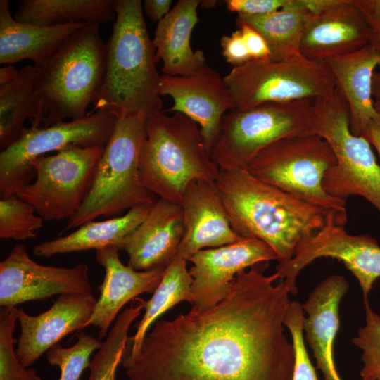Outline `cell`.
<instances>
[{
    "instance_id": "obj_1",
    "label": "cell",
    "mask_w": 380,
    "mask_h": 380,
    "mask_svg": "<svg viewBox=\"0 0 380 380\" xmlns=\"http://www.w3.org/2000/svg\"><path fill=\"white\" fill-rule=\"evenodd\" d=\"M268 264L239 272L216 305L157 320L138 353L122 358L129 380H293L290 292L277 272L265 274Z\"/></svg>"
},
{
    "instance_id": "obj_2",
    "label": "cell",
    "mask_w": 380,
    "mask_h": 380,
    "mask_svg": "<svg viewBox=\"0 0 380 380\" xmlns=\"http://www.w3.org/2000/svg\"><path fill=\"white\" fill-rule=\"evenodd\" d=\"M215 182L233 230L243 239L267 244L278 263L290 260L298 246L322 229L330 213L244 168L220 170Z\"/></svg>"
},
{
    "instance_id": "obj_3",
    "label": "cell",
    "mask_w": 380,
    "mask_h": 380,
    "mask_svg": "<svg viewBox=\"0 0 380 380\" xmlns=\"http://www.w3.org/2000/svg\"><path fill=\"white\" fill-rule=\"evenodd\" d=\"M116 17L106 42V72L102 89L89 113L106 110L118 118L163 111L161 76L140 0H115Z\"/></svg>"
},
{
    "instance_id": "obj_4",
    "label": "cell",
    "mask_w": 380,
    "mask_h": 380,
    "mask_svg": "<svg viewBox=\"0 0 380 380\" xmlns=\"http://www.w3.org/2000/svg\"><path fill=\"white\" fill-rule=\"evenodd\" d=\"M106 63L99 24H86L73 33L50 60L37 67L39 107L31 126L46 127L86 116L102 89Z\"/></svg>"
},
{
    "instance_id": "obj_5",
    "label": "cell",
    "mask_w": 380,
    "mask_h": 380,
    "mask_svg": "<svg viewBox=\"0 0 380 380\" xmlns=\"http://www.w3.org/2000/svg\"><path fill=\"white\" fill-rule=\"evenodd\" d=\"M139 169L149 191L178 204L191 182H215L220 173L198 123L178 112L147 118Z\"/></svg>"
},
{
    "instance_id": "obj_6",
    "label": "cell",
    "mask_w": 380,
    "mask_h": 380,
    "mask_svg": "<svg viewBox=\"0 0 380 380\" xmlns=\"http://www.w3.org/2000/svg\"><path fill=\"white\" fill-rule=\"evenodd\" d=\"M147 118H118L111 136L96 165L89 191L79 210L60 233L99 217H113L137 206H152L159 198L142 183L139 157Z\"/></svg>"
},
{
    "instance_id": "obj_7",
    "label": "cell",
    "mask_w": 380,
    "mask_h": 380,
    "mask_svg": "<svg viewBox=\"0 0 380 380\" xmlns=\"http://www.w3.org/2000/svg\"><path fill=\"white\" fill-rule=\"evenodd\" d=\"M312 128L327 141L336 159L323 179L324 191L345 201L350 196H362L380 212V165L369 141L350 132L349 110L336 89L314 100Z\"/></svg>"
},
{
    "instance_id": "obj_8",
    "label": "cell",
    "mask_w": 380,
    "mask_h": 380,
    "mask_svg": "<svg viewBox=\"0 0 380 380\" xmlns=\"http://www.w3.org/2000/svg\"><path fill=\"white\" fill-rule=\"evenodd\" d=\"M336 163L327 141L311 134L271 143L244 169L261 181L347 219L346 201L329 195L322 186L326 172Z\"/></svg>"
},
{
    "instance_id": "obj_9",
    "label": "cell",
    "mask_w": 380,
    "mask_h": 380,
    "mask_svg": "<svg viewBox=\"0 0 380 380\" xmlns=\"http://www.w3.org/2000/svg\"><path fill=\"white\" fill-rule=\"evenodd\" d=\"M313 99L268 102L224 115L210 155L220 170L245 168L263 148L282 138L314 134Z\"/></svg>"
},
{
    "instance_id": "obj_10",
    "label": "cell",
    "mask_w": 380,
    "mask_h": 380,
    "mask_svg": "<svg viewBox=\"0 0 380 380\" xmlns=\"http://www.w3.org/2000/svg\"><path fill=\"white\" fill-rule=\"evenodd\" d=\"M235 110L268 102L315 99L333 94L334 76L324 61L302 55L284 61L251 60L224 76Z\"/></svg>"
},
{
    "instance_id": "obj_11",
    "label": "cell",
    "mask_w": 380,
    "mask_h": 380,
    "mask_svg": "<svg viewBox=\"0 0 380 380\" xmlns=\"http://www.w3.org/2000/svg\"><path fill=\"white\" fill-rule=\"evenodd\" d=\"M117 119L113 113L97 110L46 127H25L14 144L1 151V199L16 194L34 180L35 172L31 163L39 156L72 144L104 148Z\"/></svg>"
},
{
    "instance_id": "obj_12",
    "label": "cell",
    "mask_w": 380,
    "mask_h": 380,
    "mask_svg": "<svg viewBox=\"0 0 380 380\" xmlns=\"http://www.w3.org/2000/svg\"><path fill=\"white\" fill-rule=\"evenodd\" d=\"M104 148L69 145L54 155L31 163L34 180L16 193L45 220L71 217L80 208L91 185Z\"/></svg>"
},
{
    "instance_id": "obj_13",
    "label": "cell",
    "mask_w": 380,
    "mask_h": 380,
    "mask_svg": "<svg viewBox=\"0 0 380 380\" xmlns=\"http://www.w3.org/2000/svg\"><path fill=\"white\" fill-rule=\"evenodd\" d=\"M89 267L40 265L28 255L23 243L15 246L0 262V306L16 307L31 300H43L56 295L91 294Z\"/></svg>"
},
{
    "instance_id": "obj_14",
    "label": "cell",
    "mask_w": 380,
    "mask_h": 380,
    "mask_svg": "<svg viewBox=\"0 0 380 380\" xmlns=\"http://www.w3.org/2000/svg\"><path fill=\"white\" fill-rule=\"evenodd\" d=\"M277 260L275 252L255 239L240 241L217 248L201 250L188 258L193 279V306L212 308L229 294L236 274L248 267Z\"/></svg>"
},
{
    "instance_id": "obj_15",
    "label": "cell",
    "mask_w": 380,
    "mask_h": 380,
    "mask_svg": "<svg viewBox=\"0 0 380 380\" xmlns=\"http://www.w3.org/2000/svg\"><path fill=\"white\" fill-rule=\"evenodd\" d=\"M160 91L161 96H170L174 102L170 108L163 112L181 113L197 122L210 153L222 117L235 110L224 77L205 63L189 76L163 75Z\"/></svg>"
},
{
    "instance_id": "obj_16",
    "label": "cell",
    "mask_w": 380,
    "mask_h": 380,
    "mask_svg": "<svg viewBox=\"0 0 380 380\" xmlns=\"http://www.w3.org/2000/svg\"><path fill=\"white\" fill-rule=\"evenodd\" d=\"M96 300L93 294H63L44 312L30 315L18 308L20 334L16 355L26 367L68 334L81 331L91 318Z\"/></svg>"
},
{
    "instance_id": "obj_17",
    "label": "cell",
    "mask_w": 380,
    "mask_h": 380,
    "mask_svg": "<svg viewBox=\"0 0 380 380\" xmlns=\"http://www.w3.org/2000/svg\"><path fill=\"white\" fill-rule=\"evenodd\" d=\"M371 31L353 0H334L327 8L306 18L300 51L318 61L348 54L369 45Z\"/></svg>"
},
{
    "instance_id": "obj_18",
    "label": "cell",
    "mask_w": 380,
    "mask_h": 380,
    "mask_svg": "<svg viewBox=\"0 0 380 380\" xmlns=\"http://www.w3.org/2000/svg\"><path fill=\"white\" fill-rule=\"evenodd\" d=\"M320 258L341 261L358 281L364 299L380 278L377 240L369 234H348L333 213L328 215L322 229L300 245L296 253L298 263L304 267Z\"/></svg>"
},
{
    "instance_id": "obj_19",
    "label": "cell",
    "mask_w": 380,
    "mask_h": 380,
    "mask_svg": "<svg viewBox=\"0 0 380 380\" xmlns=\"http://www.w3.org/2000/svg\"><path fill=\"white\" fill-rule=\"evenodd\" d=\"M184 233L177 255L188 260L205 248H217L242 239L233 230L215 182L194 180L181 202Z\"/></svg>"
},
{
    "instance_id": "obj_20",
    "label": "cell",
    "mask_w": 380,
    "mask_h": 380,
    "mask_svg": "<svg viewBox=\"0 0 380 380\" xmlns=\"http://www.w3.org/2000/svg\"><path fill=\"white\" fill-rule=\"evenodd\" d=\"M183 233L181 205L158 198L120 250L127 253V265L135 270L167 267L177 254Z\"/></svg>"
},
{
    "instance_id": "obj_21",
    "label": "cell",
    "mask_w": 380,
    "mask_h": 380,
    "mask_svg": "<svg viewBox=\"0 0 380 380\" xmlns=\"http://www.w3.org/2000/svg\"><path fill=\"white\" fill-rule=\"evenodd\" d=\"M118 251L114 246L96 251V261L104 268L105 275L98 287L100 295L86 327H96L99 340L106 338L111 324L126 303L139 294L156 291L166 268L135 270L121 262Z\"/></svg>"
},
{
    "instance_id": "obj_22",
    "label": "cell",
    "mask_w": 380,
    "mask_h": 380,
    "mask_svg": "<svg viewBox=\"0 0 380 380\" xmlns=\"http://www.w3.org/2000/svg\"><path fill=\"white\" fill-rule=\"evenodd\" d=\"M349 285L339 274L319 282L302 304L307 313L303 331L324 380H342L336 367L334 344L339 328V305Z\"/></svg>"
},
{
    "instance_id": "obj_23",
    "label": "cell",
    "mask_w": 380,
    "mask_h": 380,
    "mask_svg": "<svg viewBox=\"0 0 380 380\" xmlns=\"http://www.w3.org/2000/svg\"><path fill=\"white\" fill-rule=\"evenodd\" d=\"M335 81L336 89L346 101L350 114V129L363 137L372 123L380 124L372 94V77L380 63V54L368 45L357 51L324 61Z\"/></svg>"
},
{
    "instance_id": "obj_24",
    "label": "cell",
    "mask_w": 380,
    "mask_h": 380,
    "mask_svg": "<svg viewBox=\"0 0 380 380\" xmlns=\"http://www.w3.org/2000/svg\"><path fill=\"white\" fill-rule=\"evenodd\" d=\"M10 0H0V63L13 65L30 59L40 67L50 60L84 23L40 26L16 20Z\"/></svg>"
},
{
    "instance_id": "obj_25",
    "label": "cell",
    "mask_w": 380,
    "mask_h": 380,
    "mask_svg": "<svg viewBox=\"0 0 380 380\" xmlns=\"http://www.w3.org/2000/svg\"><path fill=\"white\" fill-rule=\"evenodd\" d=\"M199 0H179L158 23L152 39L157 62L163 61L162 71L169 76H189L205 63L201 50L194 51L190 39L199 21Z\"/></svg>"
},
{
    "instance_id": "obj_26",
    "label": "cell",
    "mask_w": 380,
    "mask_h": 380,
    "mask_svg": "<svg viewBox=\"0 0 380 380\" xmlns=\"http://www.w3.org/2000/svg\"><path fill=\"white\" fill-rule=\"evenodd\" d=\"M151 208L150 205L137 206L120 217L88 222L68 235L37 244L33 254L49 258L56 254L89 249L97 251L110 246L120 250L125 239L146 218Z\"/></svg>"
},
{
    "instance_id": "obj_27",
    "label": "cell",
    "mask_w": 380,
    "mask_h": 380,
    "mask_svg": "<svg viewBox=\"0 0 380 380\" xmlns=\"http://www.w3.org/2000/svg\"><path fill=\"white\" fill-rule=\"evenodd\" d=\"M115 0H21L14 18L40 26L103 23L115 19Z\"/></svg>"
},
{
    "instance_id": "obj_28",
    "label": "cell",
    "mask_w": 380,
    "mask_h": 380,
    "mask_svg": "<svg viewBox=\"0 0 380 380\" xmlns=\"http://www.w3.org/2000/svg\"><path fill=\"white\" fill-rule=\"evenodd\" d=\"M39 69L34 65L18 70L10 82L0 84L1 151L21 136L27 120H34L39 112L36 86Z\"/></svg>"
},
{
    "instance_id": "obj_29",
    "label": "cell",
    "mask_w": 380,
    "mask_h": 380,
    "mask_svg": "<svg viewBox=\"0 0 380 380\" xmlns=\"http://www.w3.org/2000/svg\"><path fill=\"white\" fill-rule=\"evenodd\" d=\"M308 14L302 0H286L282 8L269 14L238 15L236 24L248 25L260 33L270 50V60L279 61L301 56L300 42Z\"/></svg>"
},
{
    "instance_id": "obj_30",
    "label": "cell",
    "mask_w": 380,
    "mask_h": 380,
    "mask_svg": "<svg viewBox=\"0 0 380 380\" xmlns=\"http://www.w3.org/2000/svg\"><path fill=\"white\" fill-rule=\"evenodd\" d=\"M188 260L176 255L165 268L163 277L152 297L145 300H138L145 310L141 320L136 324V332L129 337L131 348L127 355L134 356L140 349L142 341L149 328L163 313L182 301L193 304L191 284L193 279L186 267Z\"/></svg>"
},
{
    "instance_id": "obj_31",
    "label": "cell",
    "mask_w": 380,
    "mask_h": 380,
    "mask_svg": "<svg viewBox=\"0 0 380 380\" xmlns=\"http://www.w3.org/2000/svg\"><path fill=\"white\" fill-rule=\"evenodd\" d=\"M142 309V304L138 303L137 306L132 305L118 316L104 342L91 360L88 380H116L117 369L125 355L129 329Z\"/></svg>"
},
{
    "instance_id": "obj_32",
    "label": "cell",
    "mask_w": 380,
    "mask_h": 380,
    "mask_svg": "<svg viewBox=\"0 0 380 380\" xmlns=\"http://www.w3.org/2000/svg\"><path fill=\"white\" fill-rule=\"evenodd\" d=\"M35 213L32 205L16 194L0 199L1 239L25 241L34 238L44 220Z\"/></svg>"
},
{
    "instance_id": "obj_33",
    "label": "cell",
    "mask_w": 380,
    "mask_h": 380,
    "mask_svg": "<svg viewBox=\"0 0 380 380\" xmlns=\"http://www.w3.org/2000/svg\"><path fill=\"white\" fill-rule=\"evenodd\" d=\"M77 338L72 346L64 348L58 343L46 353L49 364L60 369L59 380H79L89 367L91 355L102 344L99 338L84 332L79 333Z\"/></svg>"
},
{
    "instance_id": "obj_34",
    "label": "cell",
    "mask_w": 380,
    "mask_h": 380,
    "mask_svg": "<svg viewBox=\"0 0 380 380\" xmlns=\"http://www.w3.org/2000/svg\"><path fill=\"white\" fill-rule=\"evenodd\" d=\"M18 308L0 309V380H42L34 368L25 367L18 360L14 344Z\"/></svg>"
},
{
    "instance_id": "obj_35",
    "label": "cell",
    "mask_w": 380,
    "mask_h": 380,
    "mask_svg": "<svg viewBox=\"0 0 380 380\" xmlns=\"http://www.w3.org/2000/svg\"><path fill=\"white\" fill-rule=\"evenodd\" d=\"M365 321L357 335L352 338L353 345L361 349L362 377L380 380V315L374 312L364 299Z\"/></svg>"
},
{
    "instance_id": "obj_36",
    "label": "cell",
    "mask_w": 380,
    "mask_h": 380,
    "mask_svg": "<svg viewBox=\"0 0 380 380\" xmlns=\"http://www.w3.org/2000/svg\"><path fill=\"white\" fill-rule=\"evenodd\" d=\"M304 317L302 304L297 300H291L286 314L284 324L291 334L294 348L293 380H318L304 341L303 331Z\"/></svg>"
},
{
    "instance_id": "obj_37",
    "label": "cell",
    "mask_w": 380,
    "mask_h": 380,
    "mask_svg": "<svg viewBox=\"0 0 380 380\" xmlns=\"http://www.w3.org/2000/svg\"><path fill=\"white\" fill-rule=\"evenodd\" d=\"M227 7L239 16L252 17L269 14L282 8L286 0H226Z\"/></svg>"
},
{
    "instance_id": "obj_38",
    "label": "cell",
    "mask_w": 380,
    "mask_h": 380,
    "mask_svg": "<svg viewBox=\"0 0 380 380\" xmlns=\"http://www.w3.org/2000/svg\"><path fill=\"white\" fill-rule=\"evenodd\" d=\"M220 44L222 56L233 68L252 60L240 29L233 32L230 35H223Z\"/></svg>"
},
{
    "instance_id": "obj_39",
    "label": "cell",
    "mask_w": 380,
    "mask_h": 380,
    "mask_svg": "<svg viewBox=\"0 0 380 380\" xmlns=\"http://www.w3.org/2000/svg\"><path fill=\"white\" fill-rule=\"evenodd\" d=\"M353 1L362 12L369 26L371 31L369 45L380 54V0H353Z\"/></svg>"
},
{
    "instance_id": "obj_40",
    "label": "cell",
    "mask_w": 380,
    "mask_h": 380,
    "mask_svg": "<svg viewBox=\"0 0 380 380\" xmlns=\"http://www.w3.org/2000/svg\"><path fill=\"white\" fill-rule=\"evenodd\" d=\"M242 37L253 60L270 59V50L264 37L251 27L242 25L239 27Z\"/></svg>"
},
{
    "instance_id": "obj_41",
    "label": "cell",
    "mask_w": 380,
    "mask_h": 380,
    "mask_svg": "<svg viewBox=\"0 0 380 380\" xmlns=\"http://www.w3.org/2000/svg\"><path fill=\"white\" fill-rule=\"evenodd\" d=\"M171 0H144V8L146 15L153 22H159L170 11Z\"/></svg>"
},
{
    "instance_id": "obj_42",
    "label": "cell",
    "mask_w": 380,
    "mask_h": 380,
    "mask_svg": "<svg viewBox=\"0 0 380 380\" xmlns=\"http://www.w3.org/2000/svg\"><path fill=\"white\" fill-rule=\"evenodd\" d=\"M362 137L373 145L380 158V124L374 122L369 125Z\"/></svg>"
},
{
    "instance_id": "obj_43",
    "label": "cell",
    "mask_w": 380,
    "mask_h": 380,
    "mask_svg": "<svg viewBox=\"0 0 380 380\" xmlns=\"http://www.w3.org/2000/svg\"><path fill=\"white\" fill-rule=\"evenodd\" d=\"M372 94L374 106L380 115V71L374 72L372 77Z\"/></svg>"
},
{
    "instance_id": "obj_44",
    "label": "cell",
    "mask_w": 380,
    "mask_h": 380,
    "mask_svg": "<svg viewBox=\"0 0 380 380\" xmlns=\"http://www.w3.org/2000/svg\"><path fill=\"white\" fill-rule=\"evenodd\" d=\"M18 70L13 65H7L0 69V84L10 82L17 75Z\"/></svg>"
},
{
    "instance_id": "obj_45",
    "label": "cell",
    "mask_w": 380,
    "mask_h": 380,
    "mask_svg": "<svg viewBox=\"0 0 380 380\" xmlns=\"http://www.w3.org/2000/svg\"><path fill=\"white\" fill-rule=\"evenodd\" d=\"M217 3V1H200V5H201L203 8H213Z\"/></svg>"
},
{
    "instance_id": "obj_46",
    "label": "cell",
    "mask_w": 380,
    "mask_h": 380,
    "mask_svg": "<svg viewBox=\"0 0 380 380\" xmlns=\"http://www.w3.org/2000/svg\"><path fill=\"white\" fill-rule=\"evenodd\" d=\"M362 380H374V379H373L372 378H369V377H362Z\"/></svg>"
}]
</instances>
